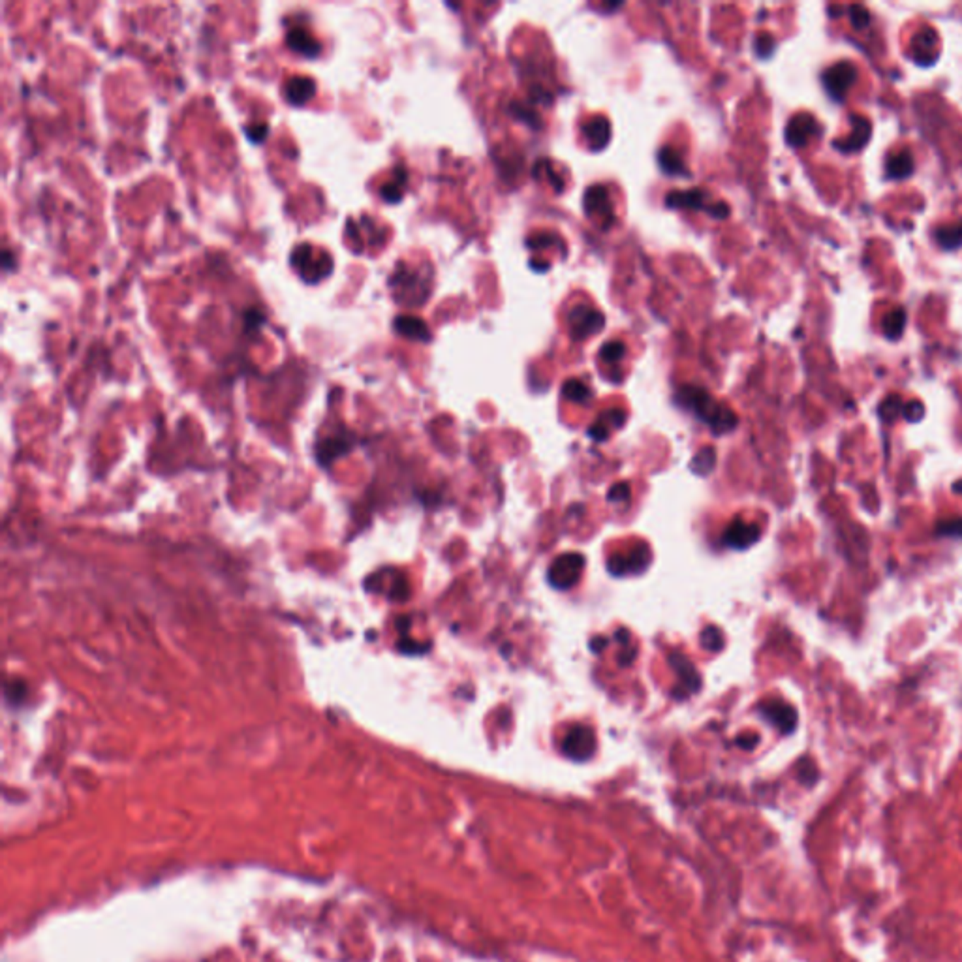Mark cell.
<instances>
[{
    "label": "cell",
    "mask_w": 962,
    "mask_h": 962,
    "mask_svg": "<svg viewBox=\"0 0 962 962\" xmlns=\"http://www.w3.org/2000/svg\"><path fill=\"white\" fill-rule=\"evenodd\" d=\"M677 403L686 408L688 412L699 417L703 423H707L711 427V431L714 434H725V432L733 431L737 427V415L735 412L724 404L716 403L711 395H708L703 387L697 386H684L680 387L679 393H677Z\"/></svg>",
    "instance_id": "6da1fadb"
},
{
    "label": "cell",
    "mask_w": 962,
    "mask_h": 962,
    "mask_svg": "<svg viewBox=\"0 0 962 962\" xmlns=\"http://www.w3.org/2000/svg\"><path fill=\"white\" fill-rule=\"evenodd\" d=\"M389 288L398 303L421 304L431 295V275L398 263L389 278Z\"/></svg>",
    "instance_id": "7a4b0ae2"
},
{
    "label": "cell",
    "mask_w": 962,
    "mask_h": 962,
    "mask_svg": "<svg viewBox=\"0 0 962 962\" xmlns=\"http://www.w3.org/2000/svg\"><path fill=\"white\" fill-rule=\"evenodd\" d=\"M290 263L304 283L314 284L329 277L333 271V258L310 243L297 244L292 252Z\"/></svg>",
    "instance_id": "3957f363"
},
{
    "label": "cell",
    "mask_w": 962,
    "mask_h": 962,
    "mask_svg": "<svg viewBox=\"0 0 962 962\" xmlns=\"http://www.w3.org/2000/svg\"><path fill=\"white\" fill-rule=\"evenodd\" d=\"M707 192H703L699 189H691V190H675V192L667 194L665 198V205L671 207V209H691V210H705L711 216H714L716 220H724L730 216V207L724 203V201H716V203H707Z\"/></svg>",
    "instance_id": "277c9868"
},
{
    "label": "cell",
    "mask_w": 962,
    "mask_h": 962,
    "mask_svg": "<svg viewBox=\"0 0 962 962\" xmlns=\"http://www.w3.org/2000/svg\"><path fill=\"white\" fill-rule=\"evenodd\" d=\"M583 568H585V557L579 553H566L560 554L559 559L554 560L551 568H549V583L554 586V588H560V590H568L574 585H577V581L581 579V574H583Z\"/></svg>",
    "instance_id": "5b68a950"
},
{
    "label": "cell",
    "mask_w": 962,
    "mask_h": 962,
    "mask_svg": "<svg viewBox=\"0 0 962 962\" xmlns=\"http://www.w3.org/2000/svg\"><path fill=\"white\" fill-rule=\"evenodd\" d=\"M855 79H857V68L853 66L850 61L835 62L821 76L827 95L833 100H836V102H842L846 98L848 90L852 89Z\"/></svg>",
    "instance_id": "8992f818"
},
{
    "label": "cell",
    "mask_w": 962,
    "mask_h": 962,
    "mask_svg": "<svg viewBox=\"0 0 962 962\" xmlns=\"http://www.w3.org/2000/svg\"><path fill=\"white\" fill-rule=\"evenodd\" d=\"M603 323H605L603 314L598 309L590 307V304H577L568 314V326H570L574 338L590 337V335L602 329Z\"/></svg>",
    "instance_id": "52a82bcc"
},
{
    "label": "cell",
    "mask_w": 962,
    "mask_h": 962,
    "mask_svg": "<svg viewBox=\"0 0 962 962\" xmlns=\"http://www.w3.org/2000/svg\"><path fill=\"white\" fill-rule=\"evenodd\" d=\"M562 750L568 758L576 759V761H585V759L592 758V754L596 750V735L590 728L586 725H576L571 728L564 737V742H562Z\"/></svg>",
    "instance_id": "ba28073f"
},
{
    "label": "cell",
    "mask_w": 962,
    "mask_h": 962,
    "mask_svg": "<svg viewBox=\"0 0 962 962\" xmlns=\"http://www.w3.org/2000/svg\"><path fill=\"white\" fill-rule=\"evenodd\" d=\"M759 713L767 722L776 725L782 733H791L797 725V713L790 703L780 699H769L759 705Z\"/></svg>",
    "instance_id": "9c48e42d"
},
{
    "label": "cell",
    "mask_w": 962,
    "mask_h": 962,
    "mask_svg": "<svg viewBox=\"0 0 962 962\" xmlns=\"http://www.w3.org/2000/svg\"><path fill=\"white\" fill-rule=\"evenodd\" d=\"M821 132L818 121L814 119L812 115L808 113H799L788 122L785 126V141L791 145V147H804V145Z\"/></svg>",
    "instance_id": "30bf717a"
},
{
    "label": "cell",
    "mask_w": 962,
    "mask_h": 962,
    "mask_svg": "<svg viewBox=\"0 0 962 962\" xmlns=\"http://www.w3.org/2000/svg\"><path fill=\"white\" fill-rule=\"evenodd\" d=\"M912 59L921 66H930L938 59V32L934 28L919 30L912 40Z\"/></svg>",
    "instance_id": "8fae6325"
},
{
    "label": "cell",
    "mask_w": 962,
    "mask_h": 962,
    "mask_svg": "<svg viewBox=\"0 0 962 962\" xmlns=\"http://www.w3.org/2000/svg\"><path fill=\"white\" fill-rule=\"evenodd\" d=\"M286 45L304 59H316L321 53L320 40L304 27H292L286 34Z\"/></svg>",
    "instance_id": "7c38bea8"
},
{
    "label": "cell",
    "mask_w": 962,
    "mask_h": 962,
    "mask_svg": "<svg viewBox=\"0 0 962 962\" xmlns=\"http://www.w3.org/2000/svg\"><path fill=\"white\" fill-rule=\"evenodd\" d=\"M648 560H651V551H648L645 545L641 549L636 547L634 551H630L628 554H622V557H614L611 562H609V570L613 576H628V574H637L647 568Z\"/></svg>",
    "instance_id": "4fadbf2b"
},
{
    "label": "cell",
    "mask_w": 962,
    "mask_h": 962,
    "mask_svg": "<svg viewBox=\"0 0 962 962\" xmlns=\"http://www.w3.org/2000/svg\"><path fill=\"white\" fill-rule=\"evenodd\" d=\"M316 95L314 79L309 76H292L284 83V100L290 105H304Z\"/></svg>",
    "instance_id": "5bb4252c"
},
{
    "label": "cell",
    "mask_w": 962,
    "mask_h": 962,
    "mask_svg": "<svg viewBox=\"0 0 962 962\" xmlns=\"http://www.w3.org/2000/svg\"><path fill=\"white\" fill-rule=\"evenodd\" d=\"M759 540V528L754 523L735 519L725 530L724 542L733 549H747Z\"/></svg>",
    "instance_id": "9a60e30c"
},
{
    "label": "cell",
    "mask_w": 962,
    "mask_h": 962,
    "mask_svg": "<svg viewBox=\"0 0 962 962\" xmlns=\"http://www.w3.org/2000/svg\"><path fill=\"white\" fill-rule=\"evenodd\" d=\"M852 133L848 136L846 139H841V141H835V147L842 153H855V150H861L865 145L868 143L870 139V133H872V124L868 121L867 117H852Z\"/></svg>",
    "instance_id": "2e32d148"
},
{
    "label": "cell",
    "mask_w": 962,
    "mask_h": 962,
    "mask_svg": "<svg viewBox=\"0 0 962 962\" xmlns=\"http://www.w3.org/2000/svg\"><path fill=\"white\" fill-rule=\"evenodd\" d=\"M585 210L588 216H603L605 224L609 220L613 222V209H611V199L609 192L603 184L590 186L585 194Z\"/></svg>",
    "instance_id": "e0dca14e"
},
{
    "label": "cell",
    "mask_w": 962,
    "mask_h": 962,
    "mask_svg": "<svg viewBox=\"0 0 962 962\" xmlns=\"http://www.w3.org/2000/svg\"><path fill=\"white\" fill-rule=\"evenodd\" d=\"M581 132H583V138H585V141L592 150H602L609 143V139H611V124H609L607 119L596 117V119L586 121L581 126Z\"/></svg>",
    "instance_id": "ac0fdd59"
},
{
    "label": "cell",
    "mask_w": 962,
    "mask_h": 962,
    "mask_svg": "<svg viewBox=\"0 0 962 962\" xmlns=\"http://www.w3.org/2000/svg\"><path fill=\"white\" fill-rule=\"evenodd\" d=\"M393 327H395V331L400 337H406L410 340H415V343H429L431 340V331H429L427 323L421 318H415V316H397L395 321H393Z\"/></svg>",
    "instance_id": "d6986e66"
},
{
    "label": "cell",
    "mask_w": 962,
    "mask_h": 962,
    "mask_svg": "<svg viewBox=\"0 0 962 962\" xmlns=\"http://www.w3.org/2000/svg\"><path fill=\"white\" fill-rule=\"evenodd\" d=\"M915 170V162H913V156L910 150H896V153H891L887 162H885V173L891 181H902V179H908Z\"/></svg>",
    "instance_id": "ffe728a7"
},
{
    "label": "cell",
    "mask_w": 962,
    "mask_h": 962,
    "mask_svg": "<svg viewBox=\"0 0 962 962\" xmlns=\"http://www.w3.org/2000/svg\"><path fill=\"white\" fill-rule=\"evenodd\" d=\"M670 662L675 667V671L679 673L680 684L686 688V696H690V694L699 690V686H701L699 684V675L696 673L694 665L688 662V658L680 656V654H671Z\"/></svg>",
    "instance_id": "44dd1931"
},
{
    "label": "cell",
    "mask_w": 962,
    "mask_h": 962,
    "mask_svg": "<svg viewBox=\"0 0 962 962\" xmlns=\"http://www.w3.org/2000/svg\"><path fill=\"white\" fill-rule=\"evenodd\" d=\"M406 183H408V173L404 167H395L393 172V179L387 181L386 184H382L380 189V196H382L384 201L387 203H397L403 199L404 189H406Z\"/></svg>",
    "instance_id": "7402d4cb"
},
{
    "label": "cell",
    "mask_w": 962,
    "mask_h": 962,
    "mask_svg": "<svg viewBox=\"0 0 962 962\" xmlns=\"http://www.w3.org/2000/svg\"><path fill=\"white\" fill-rule=\"evenodd\" d=\"M658 164L662 167V172L671 175V177H682V175H688V170H686L684 158L680 156V153H677L671 147H664V149L658 153Z\"/></svg>",
    "instance_id": "603a6c76"
},
{
    "label": "cell",
    "mask_w": 962,
    "mask_h": 962,
    "mask_svg": "<svg viewBox=\"0 0 962 962\" xmlns=\"http://www.w3.org/2000/svg\"><path fill=\"white\" fill-rule=\"evenodd\" d=\"M906 310L902 307H895L893 310H889L887 314L884 316V321H881V329H884V335L889 340H896V338L902 337L904 333V327H906Z\"/></svg>",
    "instance_id": "cb8c5ba5"
},
{
    "label": "cell",
    "mask_w": 962,
    "mask_h": 962,
    "mask_svg": "<svg viewBox=\"0 0 962 962\" xmlns=\"http://www.w3.org/2000/svg\"><path fill=\"white\" fill-rule=\"evenodd\" d=\"M936 243L940 244L944 250H957L962 247V220L949 224V226H940L934 230Z\"/></svg>",
    "instance_id": "d4e9b609"
},
{
    "label": "cell",
    "mask_w": 962,
    "mask_h": 962,
    "mask_svg": "<svg viewBox=\"0 0 962 962\" xmlns=\"http://www.w3.org/2000/svg\"><path fill=\"white\" fill-rule=\"evenodd\" d=\"M714 465H716V451L713 448H703L699 453H696L694 461H691V472L697 474V476H708L713 472Z\"/></svg>",
    "instance_id": "484cf974"
},
{
    "label": "cell",
    "mask_w": 962,
    "mask_h": 962,
    "mask_svg": "<svg viewBox=\"0 0 962 962\" xmlns=\"http://www.w3.org/2000/svg\"><path fill=\"white\" fill-rule=\"evenodd\" d=\"M602 417L605 421H609V425H611V421H613L614 427H620V425H622V421H624V412H622V410H613V412H605ZM607 429H609V427L602 421V423H598V425L592 427L588 434H590L594 440H598V442H602V440H605V438H607Z\"/></svg>",
    "instance_id": "4316f807"
},
{
    "label": "cell",
    "mask_w": 962,
    "mask_h": 962,
    "mask_svg": "<svg viewBox=\"0 0 962 962\" xmlns=\"http://www.w3.org/2000/svg\"><path fill=\"white\" fill-rule=\"evenodd\" d=\"M902 410H904V403L898 395H889L881 400L878 408L879 417L884 421H895L898 415H902Z\"/></svg>",
    "instance_id": "83f0119b"
},
{
    "label": "cell",
    "mask_w": 962,
    "mask_h": 962,
    "mask_svg": "<svg viewBox=\"0 0 962 962\" xmlns=\"http://www.w3.org/2000/svg\"><path fill=\"white\" fill-rule=\"evenodd\" d=\"M562 395L574 400V403H586L590 398V389L581 380H568L564 387H562Z\"/></svg>",
    "instance_id": "f1b7e54d"
},
{
    "label": "cell",
    "mask_w": 962,
    "mask_h": 962,
    "mask_svg": "<svg viewBox=\"0 0 962 962\" xmlns=\"http://www.w3.org/2000/svg\"><path fill=\"white\" fill-rule=\"evenodd\" d=\"M701 645L711 653H718L724 647V636L716 626H708L701 631Z\"/></svg>",
    "instance_id": "f546056e"
},
{
    "label": "cell",
    "mask_w": 962,
    "mask_h": 962,
    "mask_svg": "<svg viewBox=\"0 0 962 962\" xmlns=\"http://www.w3.org/2000/svg\"><path fill=\"white\" fill-rule=\"evenodd\" d=\"M936 536L962 538V519H944L936 525Z\"/></svg>",
    "instance_id": "4dcf8cb0"
},
{
    "label": "cell",
    "mask_w": 962,
    "mask_h": 962,
    "mask_svg": "<svg viewBox=\"0 0 962 962\" xmlns=\"http://www.w3.org/2000/svg\"><path fill=\"white\" fill-rule=\"evenodd\" d=\"M626 348L624 344L620 340H611V343H605L600 350V357H602L605 363H617V361L624 355Z\"/></svg>",
    "instance_id": "1f68e13d"
},
{
    "label": "cell",
    "mask_w": 962,
    "mask_h": 962,
    "mask_svg": "<svg viewBox=\"0 0 962 962\" xmlns=\"http://www.w3.org/2000/svg\"><path fill=\"white\" fill-rule=\"evenodd\" d=\"M850 19H852L853 27L857 30H863L870 25V11L863 4H852L850 6Z\"/></svg>",
    "instance_id": "d6a6232c"
},
{
    "label": "cell",
    "mask_w": 962,
    "mask_h": 962,
    "mask_svg": "<svg viewBox=\"0 0 962 962\" xmlns=\"http://www.w3.org/2000/svg\"><path fill=\"white\" fill-rule=\"evenodd\" d=\"M754 45H756V53H758V57H761V59H769V57L773 55L776 42H774L773 34L761 32L759 36H756Z\"/></svg>",
    "instance_id": "836d02e7"
},
{
    "label": "cell",
    "mask_w": 962,
    "mask_h": 962,
    "mask_svg": "<svg viewBox=\"0 0 962 962\" xmlns=\"http://www.w3.org/2000/svg\"><path fill=\"white\" fill-rule=\"evenodd\" d=\"M267 132H269V126H267L266 122H252V124H247V126H244L247 138H249L250 141H256V143L266 141Z\"/></svg>",
    "instance_id": "e575fe53"
},
{
    "label": "cell",
    "mask_w": 962,
    "mask_h": 962,
    "mask_svg": "<svg viewBox=\"0 0 962 962\" xmlns=\"http://www.w3.org/2000/svg\"><path fill=\"white\" fill-rule=\"evenodd\" d=\"M266 323V316L258 309H250L244 312V329L247 331H260V327Z\"/></svg>",
    "instance_id": "d590c367"
},
{
    "label": "cell",
    "mask_w": 962,
    "mask_h": 962,
    "mask_svg": "<svg viewBox=\"0 0 962 962\" xmlns=\"http://www.w3.org/2000/svg\"><path fill=\"white\" fill-rule=\"evenodd\" d=\"M902 415H904V417H906L908 421H912V423H915V421H919V420H921V417H923V415H925V406H923V403H919V400H910V403L904 404V410H902Z\"/></svg>",
    "instance_id": "8d00e7d4"
},
{
    "label": "cell",
    "mask_w": 962,
    "mask_h": 962,
    "mask_svg": "<svg viewBox=\"0 0 962 962\" xmlns=\"http://www.w3.org/2000/svg\"><path fill=\"white\" fill-rule=\"evenodd\" d=\"M609 502H628L630 500V485L628 483H617L609 489L607 494Z\"/></svg>",
    "instance_id": "74e56055"
},
{
    "label": "cell",
    "mask_w": 962,
    "mask_h": 962,
    "mask_svg": "<svg viewBox=\"0 0 962 962\" xmlns=\"http://www.w3.org/2000/svg\"><path fill=\"white\" fill-rule=\"evenodd\" d=\"M737 742H739V747H742V748H754V744L758 742V735L739 737V739H737Z\"/></svg>",
    "instance_id": "f35d334b"
},
{
    "label": "cell",
    "mask_w": 962,
    "mask_h": 962,
    "mask_svg": "<svg viewBox=\"0 0 962 962\" xmlns=\"http://www.w3.org/2000/svg\"><path fill=\"white\" fill-rule=\"evenodd\" d=\"M11 260H13V254H11L8 249H4V252H2V267H4L6 273H10L11 269H13V266H11Z\"/></svg>",
    "instance_id": "ab89813d"
},
{
    "label": "cell",
    "mask_w": 962,
    "mask_h": 962,
    "mask_svg": "<svg viewBox=\"0 0 962 962\" xmlns=\"http://www.w3.org/2000/svg\"><path fill=\"white\" fill-rule=\"evenodd\" d=\"M603 645H605V641H592V648H594L596 653H598V651H602Z\"/></svg>",
    "instance_id": "60d3db41"
},
{
    "label": "cell",
    "mask_w": 962,
    "mask_h": 962,
    "mask_svg": "<svg viewBox=\"0 0 962 962\" xmlns=\"http://www.w3.org/2000/svg\"><path fill=\"white\" fill-rule=\"evenodd\" d=\"M953 491L957 492V494H962V480L957 481V483L953 485Z\"/></svg>",
    "instance_id": "b9f144b4"
}]
</instances>
